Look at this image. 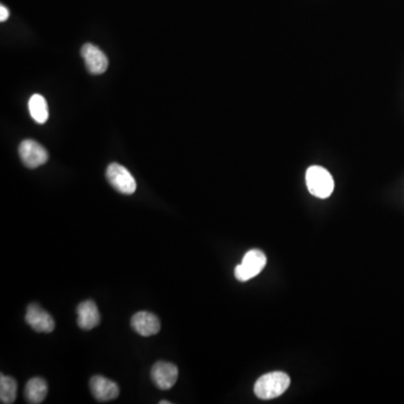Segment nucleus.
<instances>
[{"instance_id": "obj_1", "label": "nucleus", "mask_w": 404, "mask_h": 404, "mask_svg": "<svg viewBox=\"0 0 404 404\" xmlns=\"http://www.w3.org/2000/svg\"><path fill=\"white\" fill-rule=\"evenodd\" d=\"M290 377L283 372L267 373L256 381L254 392L262 400H272L282 396L290 387Z\"/></svg>"}, {"instance_id": "obj_2", "label": "nucleus", "mask_w": 404, "mask_h": 404, "mask_svg": "<svg viewBox=\"0 0 404 404\" xmlns=\"http://www.w3.org/2000/svg\"><path fill=\"white\" fill-rule=\"evenodd\" d=\"M308 190L317 198L326 199L333 193L335 184L334 179L324 167H310L306 174Z\"/></svg>"}, {"instance_id": "obj_3", "label": "nucleus", "mask_w": 404, "mask_h": 404, "mask_svg": "<svg viewBox=\"0 0 404 404\" xmlns=\"http://www.w3.org/2000/svg\"><path fill=\"white\" fill-rule=\"evenodd\" d=\"M267 256L258 250H250L245 254L243 261L235 269V276L238 281L246 282L255 278L267 265Z\"/></svg>"}, {"instance_id": "obj_4", "label": "nucleus", "mask_w": 404, "mask_h": 404, "mask_svg": "<svg viewBox=\"0 0 404 404\" xmlns=\"http://www.w3.org/2000/svg\"><path fill=\"white\" fill-rule=\"evenodd\" d=\"M106 178L110 186L123 195H133L136 191V181L132 173L121 164L112 163L107 167Z\"/></svg>"}, {"instance_id": "obj_5", "label": "nucleus", "mask_w": 404, "mask_h": 404, "mask_svg": "<svg viewBox=\"0 0 404 404\" xmlns=\"http://www.w3.org/2000/svg\"><path fill=\"white\" fill-rule=\"evenodd\" d=\"M20 160L29 169H36L49 160V153L38 142L26 140L22 142L18 149Z\"/></svg>"}, {"instance_id": "obj_6", "label": "nucleus", "mask_w": 404, "mask_h": 404, "mask_svg": "<svg viewBox=\"0 0 404 404\" xmlns=\"http://www.w3.org/2000/svg\"><path fill=\"white\" fill-rule=\"evenodd\" d=\"M178 367L169 361H158L151 371V377L160 390H170L178 381Z\"/></svg>"}, {"instance_id": "obj_7", "label": "nucleus", "mask_w": 404, "mask_h": 404, "mask_svg": "<svg viewBox=\"0 0 404 404\" xmlns=\"http://www.w3.org/2000/svg\"><path fill=\"white\" fill-rule=\"evenodd\" d=\"M25 320L38 333H52L54 330L55 322L49 313L38 306L29 304L26 311Z\"/></svg>"}, {"instance_id": "obj_8", "label": "nucleus", "mask_w": 404, "mask_h": 404, "mask_svg": "<svg viewBox=\"0 0 404 404\" xmlns=\"http://www.w3.org/2000/svg\"><path fill=\"white\" fill-rule=\"evenodd\" d=\"M81 57L84 58L87 69L91 75H103L108 69L106 54L93 44H84L81 49Z\"/></svg>"}, {"instance_id": "obj_9", "label": "nucleus", "mask_w": 404, "mask_h": 404, "mask_svg": "<svg viewBox=\"0 0 404 404\" xmlns=\"http://www.w3.org/2000/svg\"><path fill=\"white\" fill-rule=\"evenodd\" d=\"M90 389L93 398L99 402L112 401L119 396V387L115 382L100 375L90 380Z\"/></svg>"}, {"instance_id": "obj_10", "label": "nucleus", "mask_w": 404, "mask_h": 404, "mask_svg": "<svg viewBox=\"0 0 404 404\" xmlns=\"http://www.w3.org/2000/svg\"><path fill=\"white\" fill-rule=\"evenodd\" d=\"M133 329L143 337L154 336L160 331V324L156 315L147 311H140L130 320Z\"/></svg>"}, {"instance_id": "obj_11", "label": "nucleus", "mask_w": 404, "mask_h": 404, "mask_svg": "<svg viewBox=\"0 0 404 404\" xmlns=\"http://www.w3.org/2000/svg\"><path fill=\"white\" fill-rule=\"evenodd\" d=\"M77 326L84 330H91L100 322V313L92 300L81 302L77 309Z\"/></svg>"}, {"instance_id": "obj_12", "label": "nucleus", "mask_w": 404, "mask_h": 404, "mask_svg": "<svg viewBox=\"0 0 404 404\" xmlns=\"http://www.w3.org/2000/svg\"><path fill=\"white\" fill-rule=\"evenodd\" d=\"M49 387L45 380L40 377H34L29 380L25 387V398L26 401L32 404H40L45 400L47 396Z\"/></svg>"}, {"instance_id": "obj_13", "label": "nucleus", "mask_w": 404, "mask_h": 404, "mask_svg": "<svg viewBox=\"0 0 404 404\" xmlns=\"http://www.w3.org/2000/svg\"><path fill=\"white\" fill-rule=\"evenodd\" d=\"M29 114L36 123L44 124L49 119V106L43 96L33 95L29 101Z\"/></svg>"}, {"instance_id": "obj_14", "label": "nucleus", "mask_w": 404, "mask_h": 404, "mask_svg": "<svg viewBox=\"0 0 404 404\" xmlns=\"http://www.w3.org/2000/svg\"><path fill=\"white\" fill-rule=\"evenodd\" d=\"M17 396V382L10 376H0V401L3 404L14 403Z\"/></svg>"}, {"instance_id": "obj_15", "label": "nucleus", "mask_w": 404, "mask_h": 404, "mask_svg": "<svg viewBox=\"0 0 404 404\" xmlns=\"http://www.w3.org/2000/svg\"><path fill=\"white\" fill-rule=\"evenodd\" d=\"M8 17V9L3 6V5H1V7H0V20H1V22H5V20H7V18Z\"/></svg>"}, {"instance_id": "obj_16", "label": "nucleus", "mask_w": 404, "mask_h": 404, "mask_svg": "<svg viewBox=\"0 0 404 404\" xmlns=\"http://www.w3.org/2000/svg\"><path fill=\"white\" fill-rule=\"evenodd\" d=\"M170 403H171V402L165 401V400H164V401H160V404H170Z\"/></svg>"}]
</instances>
